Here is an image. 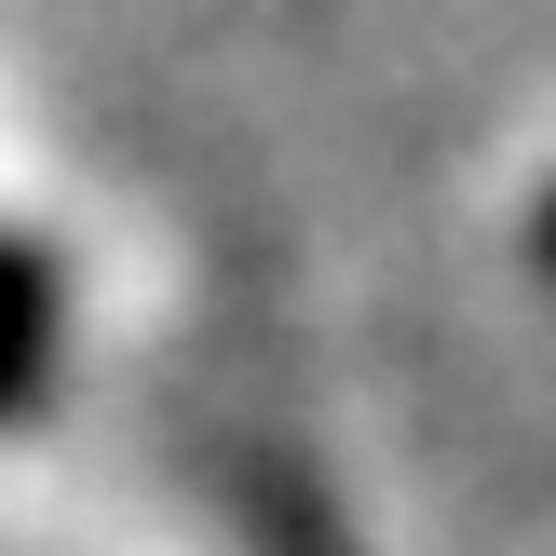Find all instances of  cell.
Listing matches in <instances>:
<instances>
[{
    "label": "cell",
    "mask_w": 556,
    "mask_h": 556,
    "mask_svg": "<svg viewBox=\"0 0 556 556\" xmlns=\"http://www.w3.org/2000/svg\"><path fill=\"white\" fill-rule=\"evenodd\" d=\"M530 258L556 271V190H543V204H530Z\"/></svg>",
    "instance_id": "7a4b0ae2"
},
{
    "label": "cell",
    "mask_w": 556,
    "mask_h": 556,
    "mask_svg": "<svg viewBox=\"0 0 556 556\" xmlns=\"http://www.w3.org/2000/svg\"><path fill=\"white\" fill-rule=\"evenodd\" d=\"M41 367H54V244L0 231V421L41 394Z\"/></svg>",
    "instance_id": "6da1fadb"
}]
</instances>
